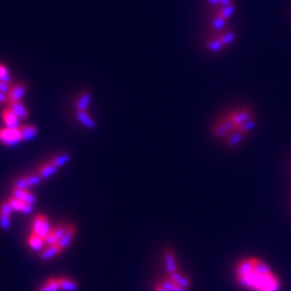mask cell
<instances>
[{
    "label": "cell",
    "instance_id": "34",
    "mask_svg": "<svg viewBox=\"0 0 291 291\" xmlns=\"http://www.w3.org/2000/svg\"><path fill=\"white\" fill-rule=\"evenodd\" d=\"M12 211H13V208H12L11 204L9 203V200H5V202H2L1 204H0V212L1 213L11 216Z\"/></svg>",
    "mask_w": 291,
    "mask_h": 291
},
{
    "label": "cell",
    "instance_id": "2",
    "mask_svg": "<svg viewBox=\"0 0 291 291\" xmlns=\"http://www.w3.org/2000/svg\"><path fill=\"white\" fill-rule=\"evenodd\" d=\"M236 30L228 27L219 30H206L203 37V49L209 54H219L228 50L236 40Z\"/></svg>",
    "mask_w": 291,
    "mask_h": 291
},
{
    "label": "cell",
    "instance_id": "25",
    "mask_svg": "<svg viewBox=\"0 0 291 291\" xmlns=\"http://www.w3.org/2000/svg\"><path fill=\"white\" fill-rule=\"evenodd\" d=\"M27 243L29 247L34 250V251H39L40 252L45 246L44 243V239L42 237H40L39 235H37L36 233L31 232V234L29 235L28 239H27Z\"/></svg>",
    "mask_w": 291,
    "mask_h": 291
},
{
    "label": "cell",
    "instance_id": "37",
    "mask_svg": "<svg viewBox=\"0 0 291 291\" xmlns=\"http://www.w3.org/2000/svg\"><path fill=\"white\" fill-rule=\"evenodd\" d=\"M154 291H166V290H165V289H164L163 287H162L160 284H158V285H157V286H155V287H154Z\"/></svg>",
    "mask_w": 291,
    "mask_h": 291
},
{
    "label": "cell",
    "instance_id": "35",
    "mask_svg": "<svg viewBox=\"0 0 291 291\" xmlns=\"http://www.w3.org/2000/svg\"><path fill=\"white\" fill-rule=\"evenodd\" d=\"M10 88H11V84L5 83L3 81H0V92L5 93L6 95H8L9 91H10Z\"/></svg>",
    "mask_w": 291,
    "mask_h": 291
},
{
    "label": "cell",
    "instance_id": "7",
    "mask_svg": "<svg viewBox=\"0 0 291 291\" xmlns=\"http://www.w3.org/2000/svg\"><path fill=\"white\" fill-rule=\"evenodd\" d=\"M51 229L52 228L47 216H44L43 213H38L35 216L34 222H32V232L44 239L48 236Z\"/></svg>",
    "mask_w": 291,
    "mask_h": 291
},
{
    "label": "cell",
    "instance_id": "20",
    "mask_svg": "<svg viewBox=\"0 0 291 291\" xmlns=\"http://www.w3.org/2000/svg\"><path fill=\"white\" fill-rule=\"evenodd\" d=\"M22 141H29L34 139L38 135V128L32 124H25L19 126Z\"/></svg>",
    "mask_w": 291,
    "mask_h": 291
},
{
    "label": "cell",
    "instance_id": "6",
    "mask_svg": "<svg viewBox=\"0 0 291 291\" xmlns=\"http://www.w3.org/2000/svg\"><path fill=\"white\" fill-rule=\"evenodd\" d=\"M229 116L232 119V121L235 123L236 127L238 125L243 124L246 121H249L251 119H255V112L252 111V109L247 106H242L231 110L228 112Z\"/></svg>",
    "mask_w": 291,
    "mask_h": 291
},
{
    "label": "cell",
    "instance_id": "22",
    "mask_svg": "<svg viewBox=\"0 0 291 291\" xmlns=\"http://www.w3.org/2000/svg\"><path fill=\"white\" fill-rule=\"evenodd\" d=\"M58 170H60V168H58L57 166H55L52 163H50V162H48V163H45V164H43L41 166H39V168H38L36 173L42 179H48L51 176H53L55 173H57Z\"/></svg>",
    "mask_w": 291,
    "mask_h": 291
},
{
    "label": "cell",
    "instance_id": "12",
    "mask_svg": "<svg viewBox=\"0 0 291 291\" xmlns=\"http://www.w3.org/2000/svg\"><path fill=\"white\" fill-rule=\"evenodd\" d=\"M76 119L88 129H95L97 127V123L95 119L93 118L92 114H90L89 111H79V110H76Z\"/></svg>",
    "mask_w": 291,
    "mask_h": 291
},
{
    "label": "cell",
    "instance_id": "28",
    "mask_svg": "<svg viewBox=\"0 0 291 291\" xmlns=\"http://www.w3.org/2000/svg\"><path fill=\"white\" fill-rule=\"evenodd\" d=\"M160 285L162 287H163L166 291H189L186 288H183L180 287L179 285H177L176 283H174L170 277H166V278H163V280L161 281Z\"/></svg>",
    "mask_w": 291,
    "mask_h": 291
},
{
    "label": "cell",
    "instance_id": "33",
    "mask_svg": "<svg viewBox=\"0 0 291 291\" xmlns=\"http://www.w3.org/2000/svg\"><path fill=\"white\" fill-rule=\"evenodd\" d=\"M0 226L4 231H8L11 226V220L9 215H4V213L0 212Z\"/></svg>",
    "mask_w": 291,
    "mask_h": 291
},
{
    "label": "cell",
    "instance_id": "32",
    "mask_svg": "<svg viewBox=\"0 0 291 291\" xmlns=\"http://www.w3.org/2000/svg\"><path fill=\"white\" fill-rule=\"evenodd\" d=\"M0 81H3L5 83L11 84V77L9 74V70L1 63H0Z\"/></svg>",
    "mask_w": 291,
    "mask_h": 291
},
{
    "label": "cell",
    "instance_id": "24",
    "mask_svg": "<svg viewBox=\"0 0 291 291\" xmlns=\"http://www.w3.org/2000/svg\"><path fill=\"white\" fill-rule=\"evenodd\" d=\"M57 281L62 291H77L79 289V284L69 277H57Z\"/></svg>",
    "mask_w": 291,
    "mask_h": 291
},
{
    "label": "cell",
    "instance_id": "14",
    "mask_svg": "<svg viewBox=\"0 0 291 291\" xmlns=\"http://www.w3.org/2000/svg\"><path fill=\"white\" fill-rule=\"evenodd\" d=\"M1 119L4 123L5 127H10V128H18L19 126V120L17 118V115L12 111V110L8 107L2 110L1 112Z\"/></svg>",
    "mask_w": 291,
    "mask_h": 291
},
{
    "label": "cell",
    "instance_id": "30",
    "mask_svg": "<svg viewBox=\"0 0 291 291\" xmlns=\"http://www.w3.org/2000/svg\"><path fill=\"white\" fill-rule=\"evenodd\" d=\"M256 125H257V121H256V118H255V119H251L249 121H246L245 123H243V124H241V125H238L236 127V129H237V131L241 132V133L247 135L248 133H250L252 131V129H255Z\"/></svg>",
    "mask_w": 291,
    "mask_h": 291
},
{
    "label": "cell",
    "instance_id": "11",
    "mask_svg": "<svg viewBox=\"0 0 291 291\" xmlns=\"http://www.w3.org/2000/svg\"><path fill=\"white\" fill-rule=\"evenodd\" d=\"M165 269L168 274H173L178 271V265L176 260V255L172 248H165L163 252Z\"/></svg>",
    "mask_w": 291,
    "mask_h": 291
},
{
    "label": "cell",
    "instance_id": "36",
    "mask_svg": "<svg viewBox=\"0 0 291 291\" xmlns=\"http://www.w3.org/2000/svg\"><path fill=\"white\" fill-rule=\"evenodd\" d=\"M3 102H8V95L5 93L0 92V103H3Z\"/></svg>",
    "mask_w": 291,
    "mask_h": 291
},
{
    "label": "cell",
    "instance_id": "26",
    "mask_svg": "<svg viewBox=\"0 0 291 291\" xmlns=\"http://www.w3.org/2000/svg\"><path fill=\"white\" fill-rule=\"evenodd\" d=\"M252 267H254V272L258 274H271L272 271L269 265L261 261L259 258H250Z\"/></svg>",
    "mask_w": 291,
    "mask_h": 291
},
{
    "label": "cell",
    "instance_id": "21",
    "mask_svg": "<svg viewBox=\"0 0 291 291\" xmlns=\"http://www.w3.org/2000/svg\"><path fill=\"white\" fill-rule=\"evenodd\" d=\"M168 277H170L174 283H176L177 285H179L180 287L186 288L188 290H189L190 287H191V280H190V278L188 277L187 275L180 273L179 271L175 272V273H173V274H168Z\"/></svg>",
    "mask_w": 291,
    "mask_h": 291
},
{
    "label": "cell",
    "instance_id": "4",
    "mask_svg": "<svg viewBox=\"0 0 291 291\" xmlns=\"http://www.w3.org/2000/svg\"><path fill=\"white\" fill-rule=\"evenodd\" d=\"M236 128L235 123L232 121V119L226 113L222 115L221 118L218 119L211 127L212 136L216 138H225L231 132L234 131Z\"/></svg>",
    "mask_w": 291,
    "mask_h": 291
},
{
    "label": "cell",
    "instance_id": "16",
    "mask_svg": "<svg viewBox=\"0 0 291 291\" xmlns=\"http://www.w3.org/2000/svg\"><path fill=\"white\" fill-rule=\"evenodd\" d=\"M92 101V95L88 91H83L79 94L76 101V110L79 111H88L90 103Z\"/></svg>",
    "mask_w": 291,
    "mask_h": 291
},
{
    "label": "cell",
    "instance_id": "17",
    "mask_svg": "<svg viewBox=\"0 0 291 291\" xmlns=\"http://www.w3.org/2000/svg\"><path fill=\"white\" fill-rule=\"evenodd\" d=\"M251 272H254V267H252V263L250 258L249 259H244V260H241L235 269V275L236 277H241V276H246L250 274Z\"/></svg>",
    "mask_w": 291,
    "mask_h": 291
},
{
    "label": "cell",
    "instance_id": "13",
    "mask_svg": "<svg viewBox=\"0 0 291 291\" xmlns=\"http://www.w3.org/2000/svg\"><path fill=\"white\" fill-rule=\"evenodd\" d=\"M12 196L30 205H34L37 202L35 194L29 190H23V189H17V188H13Z\"/></svg>",
    "mask_w": 291,
    "mask_h": 291
},
{
    "label": "cell",
    "instance_id": "15",
    "mask_svg": "<svg viewBox=\"0 0 291 291\" xmlns=\"http://www.w3.org/2000/svg\"><path fill=\"white\" fill-rule=\"evenodd\" d=\"M9 203L11 204L13 210H16L18 212H22V213H25V215H28V213H31L32 211H34V205H30V204H27L25 202H22V200H19L15 197H9Z\"/></svg>",
    "mask_w": 291,
    "mask_h": 291
},
{
    "label": "cell",
    "instance_id": "3",
    "mask_svg": "<svg viewBox=\"0 0 291 291\" xmlns=\"http://www.w3.org/2000/svg\"><path fill=\"white\" fill-rule=\"evenodd\" d=\"M241 286L252 291H278L281 287L280 280L273 274H258L251 272L246 276L236 277Z\"/></svg>",
    "mask_w": 291,
    "mask_h": 291
},
{
    "label": "cell",
    "instance_id": "19",
    "mask_svg": "<svg viewBox=\"0 0 291 291\" xmlns=\"http://www.w3.org/2000/svg\"><path fill=\"white\" fill-rule=\"evenodd\" d=\"M60 254H62V252L60 248H58L57 245L45 246V247L39 252V258L43 261H47V260H51V259H53L54 257L58 256Z\"/></svg>",
    "mask_w": 291,
    "mask_h": 291
},
{
    "label": "cell",
    "instance_id": "29",
    "mask_svg": "<svg viewBox=\"0 0 291 291\" xmlns=\"http://www.w3.org/2000/svg\"><path fill=\"white\" fill-rule=\"evenodd\" d=\"M60 285H58L57 278H50L45 281L42 286L38 289V291H60Z\"/></svg>",
    "mask_w": 291,
    "mask_h": 291
},
{
    "label": "cell",
    "instance_id": "18",
    "mask_svg": "<svg viewBox=\"0 0 291 291\" xmlns=\"http://www.w3.org/2000/svg\"><path fill=\"white\" fill-rule=\"evenodd\" d=\"M9 108L14 112L19 120H27L28 118V110L25 107L22 101H12L8 102Z\"/></svg>",
    "mask_w": 291,
    "mask_h": 291
},
{
    "label": "cell",
    "instance_id": "8",
    "mask_svg": "<svg viewBox=\"0 0 291 291\" xmlns=\"http://www.w3.org/2000/svg\"><path fill=\"white\" fill-rule=\"evenodd\" d=\"M66 230H67V224H65V223L56 224L54 228L51 229L48 236L44 238L45 246L56 245L58 243V241H60V239L63 237Z\"/></svg>",
    "mask_w": 291,
    "mask_h": 291
},
{
    "label": "cell",
    "instance_id": "9",
    "mask_svg": "<svg viewBox=\"0 0 291 291\" xmlns=\"http://www.w3.org/2000/svg\"><path fill=\"white\" fill-rule=\"evenodd\" d=\"M76 233H77L76 225L74 223H67L66 232H65V234L63 235V237L56 244L58 246V248H60L61 252L66 250L70 246V244L73 243L74 238L76 236Z\"/></svg>",
    "mask_w": 291,
    "mask_h": 291
},
{
    "label": "cell",
    "instance_id": "31",
    "mask_svg": "<svg viewBox=\"0 0 291 291\" xmlns=\"http://www.w3.org/2000/svg\"><path fill=\"white\" fill-rule=\"evenodd\" d=\"M23 178L26 180V183H27V184L30 186V188L35 187V186H37V185H39V184H41V181L43 180L40 176H39V175H38L37 173H35V174L24 175Z\"/></svg>",
    "mask_w": 291,
    "mask_h": 291
},
{
    "label": "cell",
    "instance_id": "10",
    "mask_svg": "<svg viewBox=\"0 0 291 291\" xmlns=\"http://www.w3.org/2000/svg\"><path fill=\"white\" fill-rule=\"evenodd\" d=\"M27 93V87L24 83H17L11 86L8 93V102L22 101V98Z\"/></svg>",
    "mask_w": 291,
    "mask_h": 291
},
{
    "label": "cell",
    "instance_id": "23",
    "mask_svg": "<svg viewBox=\"0 0 291 291\" xmlns=\"http://www.w3.org/2000/svg\"><path fill=\"white\" fill-rule=\"evenodd\" d=\"M245 136H246L245 134L237 131V129L235 128L234 131L231 132L224 139H225L226 145H228L229 147L234 148V147H237V146H239L242 144V141L244 140Z\"/></svg>",
    "mask_w": 291,
    "mask_h": 291
},
{
    "label": "cell",
    "instance_id": "27",
    "mask_svg": "<svg viewBox=\"0 0 291 291\" xmlns=\"http://www.w3.org/2000/svg\"><path fill=\"white\" fill-rule=\"evenodd\" d=\"M70 160H71L70 153H68V152H63V153L57 154V155H55V157L50 159L49 162H50V163L53 164V165L57 166L58 168H61L62 166L66 165L67 163H69Z\"/></svg>",
    "mask_w": 291,
    "mask_h": 291
},
{
    "label": "cell",
    "instance_id": "5",
    "mask_svg": "<svg viewBox=\"0 0 291 291\" xmlns=\"http://www.w3.org/2000/svg\"><path fill=\"white\" fill-rule=\"evenodd\" d=\"M22 141L21 132L18 128L3 127L0 128V142L6 147H13Z\"/></svg>",
    "mask_w": 291,
    "mask_h": 291
},
{
    "label": "cell",
    "instance_id": "1",
    "mask_svg": "<svg viewBox=\"0 0 291 291\" xmlns=\"http://www.w3.org/2000/svg\"><path fill=\"white\" fill-rule=\"evenodd\" d=\"M236 8V0H203L206 30H219L231 26Z\"/></svg>",
    "mask_w": 291,
    "mask_h": 291
}]
</instances>
